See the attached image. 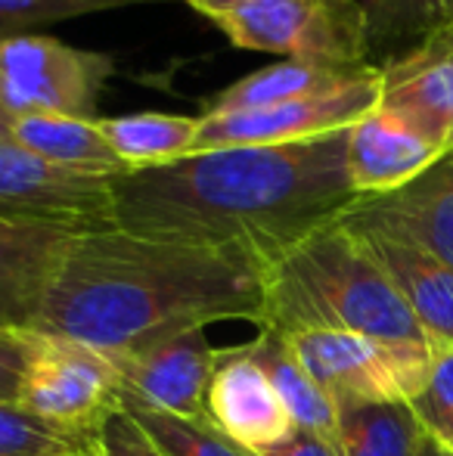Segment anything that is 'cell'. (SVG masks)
I'll use <instances>...</instances> for the list:
<instances>
[{"mask_svg":"<svg viewBox=\"0 0 453 456\" xmlns=\"http://www.w3.org/2000/svg\"><path fill=\"white\" fill-rule=\"evenodd\" d=\"M348 131L279 146H230L112 177V227L193 246H233L271 271L357 202Z\"/></svg>","mask_w":453,"mask_h":456,"instance_id":"6da1fadb","label":"cell"},{"mask_svg":"<svg viewBox=\"0 0 453 456\" xmlns=\"http://www.w3.org/2000/svg\"><path fill=\"white\" fill-rule=\"evenodd\" d=\"M267 267L233 246H193L118 227L78 230L35 332L109 357L224 320L264 326Z\"/></svg>","mask_w":453,"mask_h":456,"instance_id":"7a4b0ae2","label":"cell"},{"mask_svg":"<svg viewBox=\"0 0 453 456\" xmlns=\"http://www.w3.org/2000/svg\"><path fill=\"white\" fill-rule=\"evenodd\" d=\"M264 326L342 330L392 348H429L404 295L360 233L342 217L302 240L267 271Z\"/></svg>","mask_w":453,"mask_h":456,"instance_id":"3957f363","label":"cell"},{"mask_svg":"<svg viewBox=\"0 0 453 456\" xmlns=\"http://www.w3.org/2000/svg\"><path fill=\"white\" fill-rule=\"evenodd\" d=\"M214 25L239 50L323 66L373 62L363 0H258L214 19Z\"/></svg>","mask_w":453,"mask_h":456,"instance_id":"277c9868","label":"cell"},{"mask_svg":"<svg viewBox=\"0 0 453 456\" xmlns=\"http://www.w3.org/2000/svg\"><path fill=\"white\" fill-rule=\"evenodd\" d=\"M19 403L50 426L97 444L109 416L121 410L118 366L85 342L31 330Z\"/></svg>","mask_w":453,"mask_h":456,"instance_id":"5b68a950","label":"cell"},{"mask_svg":"<svg viewBox=\"0 0 453 456\" xmlns=\"http://www.w3.org/2000/svg\"><path fill=\"white\" fill-rule=\"evenodd\" d=\"M112 72V56L78 50L56 37H0V109L10 118H25V115L93 118Z\"/></svg>","mask_w":453,"mask_h":456,"instance_id":"8992f818","label":"cell"},{"mask_svg":"<svg viewBox=\"0 0 453 456\" xmlns=\"http://www.w3.org/2000/svg\"><path fill=\"white\" fill-rule=\"evenodd\" d=\"M317 385L339 403H410L429 379V348H392L342 330L286 336Z\"/></svg>","mask_w":453,"mask_h":456,"instance_id":"52a82bcc","label":"cell"},{"mask_svg":"<svg viewBox=\"0 0 453 456\" xmlns=\"http://www.w3.org/2000/svg\"><path fill=\"white\" fill-rule=\"evenodd\" d=\"M382 100V69L367 78L351 81L344 87L302 100L283 102L271 109L227 115H202L196 152L230 150V146H279L314 140L323 134L344 131L357 125L367 112H373Z\"/></svg>","mask_w":453,"mask_h":456,"instance_id":"ba28073f","label":"cell"},{"mask_svg":"<svg viewBox=\"0 0 453 456\" xmlns=\"http://www.w3.org/2000/svg\"><path fill=\"white\" fill-rule=\"evenodd\" d=\"M0 217L66 227H112V177L62 171L0 137Z\"/></svg>","mask_w":453,"mask_h":456,"instance_id":"9c48e42d","label":"cell"},{"mask_svg":"<svg viewBox=\"0 0 453 456\" xmlns=\"http://www.w3.org/2000/svg\"><path fill=\"white\" fill-rule=\"evenodd\" d=\"M121 376V403L199 419L208 416V385L218 363L206 330H187L112 357Z\"/></svg>","mask_w":453,"mask_h":456,"instance_id":"30bf717a","label":"cell"},{"mask_svg":"<svg viewBox=\"0 0 453 456\" xmlns=\"http://www.w3.org/2000/svg\"><path fill=\"white\" fill-rule=\"evenodd\" d=\"M382 106L453 150V25L382 62Z\"/></svg>","mask_w":453,"mask_h":456,"instance_id":"8fae6325","label":"cell"},{"mask_svg":"<svg viewBox=\"0 0 453 456\" xmlns=\"http://www.w3.org/2000/svg\"><path fill=\"white\" fill-rule=\"evenodd\" d=\"M78 230L0 217V330H35Z\"/></svg>","mask_w":453,"mask_h":456,"instance_id":"7c38bea8","label":"cell"},{"mask_svg":"<svg viewBox=\"0 0 453 456\" xmlns=\"http://www.w3.org/2000/svg\"><path fill=\"white\" fill-rule=\"evenodd\" d=\"M342 221L400 236L453 265V150L400 190L357 199Z\"/></svg>","mask_w":453,"mask_h":456,"instance_id":"4fadbf2b","label":"cell"},{"mask_svg":"<svg viewBox=\"0 0 453 456\" xmlns=\"http://www.w3.org/2000/svg\"><path fill=\"white\" fill-rule=\"evenodd\" d=\"M444 150L398 112L379 106L348 131V177L357 199L388 196L423 171H429Z\"/></svg>","mask_w":453,"mask_h":456,"instance_id":"5bb4252c","label":"cell"},{"mask_svg":"<svg viewBox=\"0 0 453 456\" xmlns=\"http://www.w3.org/2000/svg\"><path fill=\"white\" fill-rule=\"evenodd\" d=\"M208 419L248 451L273 447L295 428L271 379L239 345L218 351L208 385Z\"/></svg>","mask_w":453,"mask_h":456,"instance_id":"9a60e30c","label":"cell"},{"mask_svg":"<svg viewBox=\"0 0 453 456\" xmlns=\"http://www.w3.org/2000/svg\"><path fill=\"white\" fill-rule=\"evenodd\" d=\"M348 224V221H344ZM354 227V224H351ZM385 267L407 307L417 317L429 348L453 345V265L425 248L379 230L354 227Z\"/></svg>","mask_w":453,"mask_h":456,"instance_id":"2e32d148","label":"cell"},{"mask_svg":"<svg viewBox=\"0 0 453 456\" xmlns=\"http://www.w3.org/2000/svg\"><path fill=\"white\" fill-rule=\"evenodd\" d=\"M376 62L367 66H323V62H302L283 60L267 69L246 75L236 85L224 87L208 100L206 115H227V112H252V109H271L283 102L302 100V96L327 94L336 87H344L351 81L367 78L376 72Z\"/></svg>","mask_w":453,"mask_h":456,"instance_id":"e0dca14e","label":"cell"},{"mask_svg":"<svg viewBox=\"0 0 453 456\" xmlns=\"http://www.w3.org/2000/svg\"><path fill=\"white\" fill-rule=\"evenodd\" d=\"M10 140H16L31 156L44 159L62 171L87 177H118L131 171L106 137L100 134L97 118H75V115H25L12 118Z\"/></svg>","mask_w":453,"mask_h":456,"instance_id":"ac0fdd59","label":"cell"},{"mask_svg":"<svg viewBox=\"0 0 453 456\" xmlns=\"http://www.w3.org/2000/svg\"><path fill=\"white\" fill-rule=\"evenodd\" d=\"M239 348L271 379L279 401L289 410L292 426L302 428V432L336 441V435H339V407L311 379V372L304 370L302 361L295 357V351H292L286 332L273 330V326H258L255 338L242 342Z\"/></svg>","mask_w":453,"mask_h":456,"instance_id":"d6986e66","label":"cell"},{"mask_svg":"<svg viewBox=\"0 0 453 456\" xmlns=\"http://www.w3.org/2000/svg\"><path fill=\"white\" fill-rule=\"evenodd\" d=\"M100 134L127 168H152L196 152L199 118L171 112H137L97 118Z\"/></svg>","mask_w":453,"mask_h":456,"instance_id":"ffe728a7","label":"cell"},{"mask_svg":"<svg viewBox=\"0 0 453 456\" xmlns=\"http://www.w3.org/2000/svg\"><path fill=\"white\" fill-rule=\"evenodd\" d=\"M423 438L410 403H339L342 456H413Z\"/></svg>","mask_w":453,"mask_h":456,"instance_id":"44dd1931","label":"cell"},{"mask_svg":"<svg viewBox=\"0 0 453 456\" xmlns=\"http://www.w3.org/2000/svg\"><path fill=\"white\" fill-rule=\"evenodd\" d=\"M363 16L369 53H376L453 25V0H363Z\"/></svg>","mask_w":453,"mask_h":456,"instance_id":"7402d4cb","label":"cell"},{"mask_svg":"<svg viewBox=\"0 0 453 456\" xmlns=\"http://www.w3.org/2000/svg\"><path fill=\"white\" fill-rule=\"evenodd\" d=\"M121 407L168 456H261L258 451H248L233 438H227L208 416L181 419V416L156 413V410L137 407V403H121Z\"/></svg>","mask_w":453,"mask_h":456,"instance_id":"603a6c76","label":"cell"},{"mask_svg":"<svg viewBox=\"0 0 453 456\" xmlns=\"http://www.w3.org/2000/svg\"><path fill=\"white\" fill-rule=\"evenodd\" d=\"M97 444L44 422L22 403H0V456H78Z\"/></svg>","mask_w":453,"mask_h":456,"instance_id":"cb8c5ba5","label":"cell"},{"mask_svg":"<svg viewBox=\"0 0 453 456\" xmlns=\"http://www.w3.org/2000/svg\"><path fill=\"white\" fill-rule=\"evenodd\" d=\"M137 4H168V0H0V37L28 35V28H37V25H53L62 19Z\"/></svg>","mask_w":453,"mask_h":456,"instance_id":"d4e9b609","label":"cell"},{"mask_svg":"<svg viewBox=\"0 0 453 456\" xmlns=\"http://www.w3.org/2000/svg\"><path fill=\"white\" fill-rule=\"evenodd\" d=\"M429 379L423 391L410 401L423 432H429L444 447H453V345L429 348Z\"/></svg>","mask_w":453,"mask_h":456,"instance_id":"484cf974","label":"cell"},{"mask_svg":"<svg viewBox=\"0 0 453 456\" xmlns=\"http://www.w3.org/2000/svg\"><path fill=\"white\" fill-rule=\"evenodd\" d=\"M97 456H168L125 407L109 416L97 438Z\"/></svg>","mask_w":453,"mask_h":456,"instance_id":"4316f807","label":"cell"},{"mask_svg":"<svg viewBox=\"0 0 453 456\" xmlns=\"http://www.w3.org/2000/svg\"><path fill=\"white\" fill-rule=\"evenodd\" d=\"M28 354L31 330H0V403H19Z\"/></svg>","mask_w":453,"mask_h":456,"instance_id":"83f0119b","label":"cell"},{"mask_svg":"<svg viewBox=\"0 0 453 456\" xmlns=\"http://www.w3.org/2000/svg\"><path fill=\"white\" fill-rule=\"evenodd\" d=\"M258 453L261 456H342L336 441L302 432V428H292L283 441H277L273 447H264V451H258Z\"/></svg>","mask_w":453,"mask_h":456,"instance_id":"f1b7e54d","label":"cell"},{"mask_svg":"<svg viewBox=\"0 0 453 456\" xmlns=\"http://www.w3.org/2000/svg\"><path fill=\"white\" fill-rule=\"evenodd\" d=\"M187 4L214 22V19L227 16V12L242 10V6H252V4H258V0H187Z\"/></svg>","mask_w":453,"mask_h":456,"instance_id":"f546056e","label":"cell"},{"mask_svg":"<svg viewBox=\"0 0 453 456\" xmlns=\"http://www.w3.org/2000/svg\"><path fill=\"white\" fill-rule=\"evenodd\" d=\"M413 456H453L450 447H444L441 441H435L429 432H423V438H419V444H417V453Z\"/></svg>","mask_w":453,"mask_h":456,"instance_id":"4dcf8cb0","label":"cell"},{"mask_svg":"<svg viewBox=\"0 0 453 456\" xmlns=\"http://www.w3.org/2000/svg\"><path fill=\"white\" fill-rule=\"evenodd\" d=\"M10 127H12V118L0 109V137H10Z\"/></svg>","mask_w":453,"mask_h":456,"instance_id":"1f68e13d","label":"cell"},{"mask_svg":"<svg viewBox=\"0 0 453 456\" xmlns=\"http://www.w3.org/2000/svg\"><path fill=\"white\" fill-rule=\"evenodd\" d=\"M78 456H97V451H93V453H78Z\"/></svg>","mask_w":453,"mask_h":456,"instance_id":"d6a6232c","label":"cell"},{"mask_svg":"<svg viewBox=\"0 0 453 456\" xmlns=\"http://www.w3.org/2000/svg\"><path fill=\"white\" fill-rule=\"evenodd\" d=\"M450 451H453V447H450Z\"/></svg>","mask_w":453,"mask_h":456,"instance_id":"836d02e7","label":"cell"}]
</instances>
